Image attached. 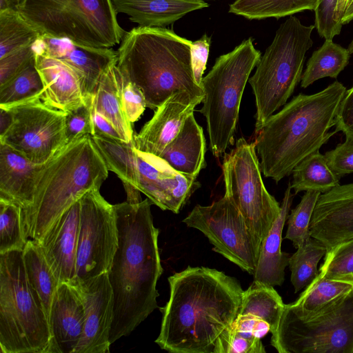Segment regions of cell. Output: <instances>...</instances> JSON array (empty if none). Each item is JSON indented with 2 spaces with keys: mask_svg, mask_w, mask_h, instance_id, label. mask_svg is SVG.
Listing matches in <instances>:
<instances>
[{
  "mask_svg": "<svg viewBox=\"0 0 353 353\" xmlns=\"http://www.w3.org/2000/svg\"><path fill=\"white\" fill-rule=\"evenodd\" d=\"M205 150L203 128L192 113L159 157L177 172L196 179L205 166Z\"/></svg>",
  "mask_w": 353,
  "mask_h": 353,
  "instance_id": "484cf974",
  "label": "cell"
},
{
  "mask_svg": "<svg viewBox=\"0 0 353 353\" xmlns=\"http://www.w3.org/2000/svg\"><path fill=\"white\" fill-rule=\"evenodd\" d=\"M350 56L347 49L332 40L325 39L309 59L301 77V86L306 88L314 81L327 77L336 79L347 65Z\"/></svg>",
  "mask_w": 353,
  "mask_h": 353,
  "instance_id": "1f68e13d",
  "label": "cell"
},
{
  "mask_svg": "<svg viewBox=\"0 0 353 353\" xmlns=\"http://www.w3.org/2000/svg\"><path fill=\"white\" fill-rule=\"evenodd\" d=\"M256 152L255 142L239 139L235 147L224 153L222 170L225 194L261 244L278 216L281 205L264 185Z\"/></svg>",
  "mask_w": 353,
  "mask_h": 353,
  "instance_id": "8fae6325",
  "label": "cell"
},
{
  "mask_svg": "<svg viewBox=\"0 0 353 353\" xmlns=\"http://www.w3.org/2000/svg\"><path fill=\"white\" fill-rule=\"evenodd\" d=\"M48 321L52 336L50 353H74L83 335L85 316L81 296L74 285H59Z\"/></svg>",
  "mask_w": 353,
  "mask_h": 353,
  "instance_id": "44dd1931",
  "label": "cell"
},
{
  "mask_svg": "<svg viewBox=\"0 0 353 353\" xmlns=\"http://www.w3.org/2000/svg\"><path fill=\"white\" fill-rule=\"evenodd\" d=\"M22 209L15 203L0 199V254L23 250L27 243Z\"/></svg>",
  "mask_w": 353,
  "mask_h": 353,
  "instance_id": "74e56055",
  "label": "cell"
},
{
  "mask_svg": "<svg viewBox=\"0 0 353 353\" xmlns=\"http://www.w3.org/2000/svg\"><path fill=\"white\" fill-rule=\"evenodd\" d=\"M347 50L349 51L350 54H353V39L352 40L351 43H350Z\"/></svg>",
  "mask_w": 353,
  "mask_h": 353,
  "instance_id": "9f6ffc18",
  "label": "cell"
},
{
  "mask_svg": "<svg viewBox=\"0 0 353 353\" xmlns=\"http://www.w3.org/2000/svg\"><path fill=\"white\" fill-rule=\"evenodd\" d=\"M168 282L170 298L160 308L155 343L172 353H213L219 336L239 312L244 292L239 282L216 269L190 266Z\"/></svg>",
  "mask_w": 353,
  "mask_h": 353,
  "instance_id": "6da1fadb",
  "label": "cell"
},
{
  "mask_svg": "<svg viewBox=\"0 0 353 353\" xmlns=\"http://www.w3.org/2000/svg\"><path fill=\"white\" fill-rule=\"evenodd\" d=\"M152 204L148 198L114 205L119 245L108 272L114 294L111 344L129 335L157 307V284L163 269Z\"/></svg>",
  "mask_w": 353,
  "mask_h": 353,
  "instance_id": "7a4b0ae2",
  "label": "cell"
},
{
  "mask_svg": "<svg viewBox=\"0 0 353 353\" xmlns=\"http://www.w3.org/2000/svg\"><path fill=\"white\" fill-rule=\"evenodd\" d=\"M261 57L250 37L219 57L203 77L204 97L199 111L205 117L210 148L215 157H221L234 144L243 93Z\"/></svg>",
  "mask_w": 353,
  "mask_h": 353,
  "instance_id": "ba28073f",
  "label": "cell"
},
{
  "mask_svg": "<svg viewBox=\"0 0 353 353\" xmlns=\"http://www.w3.org/2000/svg\"><path fill=\"white\" fill-rule=\"evenodd\" d=\"M352 0H338L336 5V20L339 25L342 24V18Z\"/></svg>",
  "mask_w": 353,
  "mask_h": 353,
  "instance_id": "f5cc1de1",
  "label": "cell"
},
{
  "mask_svg": "<svg viewBox=\"0 0 353 353\" xmlns=\"http://www.w3.org/2000/svg\"><path fill=\"white\" fill-rule=\"evenodd\" d=\"M192 43L165 28L139 26L125 32L117 65L141 90L147 108L156 110L182 91L204 97L194 77Z\"/></svg>",
  "mask_w": 353,
  "mask_h": 353,
  "instance_id": "277c9868",
  "label": "cell"
},
{
  "mask_svg": "<svg viewBox=\"0 0 353 353\" xmlns=\"http://www.w3.org/2000/svg\"><path fill=\"white\" fill-rule=\"evenodd\" d=\"M80 199L68 208L37 241L59 284L76 277Z\"/></svg>",
  "mask_w": 353,
  "mask_h": 353,
  "instance_id": "ffe728a7",
  "label": "cell"
},
{
  "mask_svg": "<svg viewBox=\"0 0 353 353\" xmlns=\"http://www.w3.org/2000/svg\"><path fill=\"white\" fill-rule=\"evenodd\" d=\"M314 25L305 26L290 16L276 32L248 79L256 103L255 132L286 104L301 79L305 57L312 46Z\"/></svg>",
  "mask_w": 353,
  "mask_h": 353,
  "instance_id": "52a82bcc",
  "label": "cell"
},
{
  "mask_svg": "<svg viewBox=\"0 0 353 353\" xmlns=\"http://www.w3.org/2000/svg\"><path fill=\"white\" fill-rule=\"evenodd\" d=\"M311 236L327 252L353 238V183L339 185L321 194L310 223Z\"/></svg>",
  "mask_w": 353,
  "mask_h": 353,
  "instance_id": "ac0fdd59",
  "label": "cell"
},
{
  "mask_svg": "<svg viewBox=\"0 0 353 353\" xmlns=\"http://www.w3.org/2000/svg\"><path fill=\"white\" fill-rule=\"evenodd\" d=\"M116 72L114 63L102 74L91 96L92 106L112 123L124 141L129 143L134 140V133L123 108Z\"/></svg>",
  "mask_w": 353,
  "mask_h": 353,
  "instance_id": "4316f807",
  "label": "cell"
},
{
  "mask_svg": "<svg viewBox=\"0 0 353 353\" xmlns=\"http://www.w3.org/2000/svg\"><path fill=\"white\" fill-rule=\"evenodd\" d=\"M34 49L70 66L79 76L85 99L95 91L104 72L117 62V51L77 43L66 37L41 34Z\"/></svg>",
  "mask_w": 353,
  "mask_h": 353,
  "instance_id": "e0dca14e",
  "label": "cell"
},
{
  "mask_svg": "<svg viewBox=\"0 0 353 353\" xmlns=\"http://www.w3.org/2000/svg\"><path fill=\"white\" fill-rule=\"evenodd\" d=\"M330 169L340 179L353 172V137H346L343 143L324 154Z\"/></svg>",
  "mask_w": 353,
  "mask_h": 353,
  "instance_id": "f6af8a7d",
  "label": "cell"
},
{
  "mask_svg": "<svg viewBox=\"0 0 353 353\" xmlns=\"http://www.w3.org/2000/svg\"><path fill=\"white\" fill-rule=\"evenodd\" d=\"M353 289V283L329 279L319 274L289 306L299 313L316 311Z\"/></svg>",
  "mask_w": 353,
  "mask_h": 353,
  "instance_id": "e575fe53",
  "label": "cell"
},
{
  "mask_svg": "<svg viewBox=\"0 0 353 353\" xmlns=\"http://www.w3.org/2000/svg\"><path fill=\"white\" fill-rule=\"evenodd\" d=\"M346 90L335 81L317 93H300L268 118L254 141L264 176L278 183L336 132L329 130Z\"/></svg>",
  "mask_w": 353,
  "mask_h": 353,
  "instance_id": "3957f363",
  "label": "cell"
},
{
  "mask_svg": "<svg viewBox=\"0 0 353 353\" xmlns=\"http://www.w3.org/2000/svg\"><path fill=\"white\" fill-rule=\"evenodd\" d=\"M36 67L41 75L47 105L70 112L86 103L77 74L63 61L35 50Z\"/></svg>",
  "mask_w": 353,
  "mask_h": 353,
  "instance_id": "7402d4cb",
  "label": "cell"
},
{
  "mask_svg": "<svg viewBox=\"0 0 353 353\" xmlns=\"http://www.w3.org/2000/svg\"><path fill=\"white\" fill-rule=\"evenodd\" d=\"M289 183L281 205L280 212L268 234L262 241L254 281L274 287L281 285L285 279V270L291 255L281 251L282 233L292 203L294 195Z\"/></svg>",
  "mask_w": 353,
  "mask_h": 353,
  "instance_id": "603a6c76",
  "label": "cell"
},
{
  "mask_svg": "<svg viewBox=\"0 0 353 353\" xmlns=\"http://www.w3.org/2000/svg\"><path fill=\"white\" fill-rule=\"evenodd\" d=\"M270 342L279 353H353V289L312 312L285 304Z\"/></svg>",
  "mask_w": 353,
  "mask_h": 353,
  "instance_id": "30bf717a",
  "label": "cell"
},
{
  "mask_svg": "<svg viewBox=\"0 0 353 353\" xmlns=\"http://www.w3.org/2000/svg\"><path fill=\"white\" fill-rule=\"evenodd\" d=\"M284 305L274 287L253 281L243 292L239 314H251L265 321L272 335L279 326Z\"/></svg>",
  "mask_w": 353,
  "mask_h": 353,
  "instance_id": "4dcf8cb0",
  "label": "cell"
},
{
  "mask_svg": "<svg viewBox=\"0 0 353 353\" xmlns=\"http://www.w3.org/2000/svg\"><path fill=\"white\" fill-rule=\"evenodd\" d=\"M12 121V114L8 110L0 108V135L10 127Z\"/></svg>",
  "mask_w": 353,
  "mask_h": 353,
  "instance_id": "816d5d0a",
  "label": "cell"
},
{
  "mask_svg": "<svg viewBox=\"0 0 353 353\" xmlns=\"http://www.w3.org/2000/svg\"><path fill=\"white\" fill-rule=\"evenodd\" d=\"M353 20V0L347 8L342 18V24H346Z\"/></svg>",
  "mask_w": 353,
  "mask_h": 353,
  "instance_id": "11a10c76",
  "label": "cell"
},
{
  "mask_svg": "<svg viewBox=\"0 0 353 353\" xmlns=\"http://www.w3.org/2000/svg\"><path fill=\"white\" fill-rule=\"evenodd\" d=\"M136 154L138 190L161 210L179 213L200 183L174 170L158 156L137 148Z\"/></svg>",
  "mask_w": 353,
  "mask_h": 353,
  "instance_id": "9a60e30c",
  "label": "cell"
},
{
  "mask_svg": "<svg viewBox=\"0 0 353 353\" xmlns=\"http://www.w3.org/2000/svg\"><path fill=\"white\" fill-rule=\"evenodd\" d=\"M211 39L206 34L192 43L191 59L194 77L198 85L201 87L203 74L206 68ZM202 88V87H201Z\"/></svg>",
  "mask_w": 353,
  "mask_h": 353,
  "instance_id": "7dc6e473",
  "label": "cell"
},
{
  "mask_svg": "<svg viewBox=\"0 0 353 353\" xmlns=\"http://www.w3.org/2000/svg\"><path fill=\"white\" fill-rule=\"evenodd\" d=\"M292 173L291 188L295 194L309 190L323 194L339 185L340 178L330 169L319 150L303 159Z\"/></svg>",
  "mask_w": 353,
  "mask_h": 353,
  "instance_id": "f546056e",
  "label": "cell"
},
{
  "mask_svg": "<svg viewBox=\"0 0 353 353\" xmlns=\"http://www.w3.org/2000/svg\"><path fill=\"white\" fill-rule=\"evenodd\" d=\"M183 222L204 234L215 252L254 274L261 243L225 194L210 205H196Z\"/></svg>",
  "mask_w": 353,
  "mask_h": 353,
  "instance_id": "7c38bea8",
  "label": "cell"
},
{
  "mask_svg": "<svg viewBox=\"0 0 353 353\" xmlns=\"http://www.w3.org/2000/svg\"><path fill=\"white\" fill-rule=\"evenodd\" d=\"M41 165L0 143V199L28 208L32 201L36 177Z\"/></svg>",
  "mask_w": 353,
  "mask_h": 353,
  "instance_id": "cb8c5ba5",
  "label": "cell"
},
{
  "mask_svg": "<svg viewBox=\"0 0 353 353\" xmlns=\"http://www.w3.org/2000/svg\"><path fill=\"white\" fill-rule=\"evenodd\" d=\"M21 0H0V10L6 9L17 10Z\"/></svg>",
  "mask_w": 353,
  "mask_h": 353,
  "instance_id": "db71d44e",
  "label": "cell"
},
{
  "mask_svg": "<svg viewBox=\"0 0 353 353\" xmlns=\"http://www.w3.org/2000/svg\"><path fill=\"white\" fill-rule=\"evenodd\" d=\"M94 134L91 97L86 103L66 113L65 135L68 143L83 135Z\"/></svg>",
  "mask_w": 353,
  "mask_h": 353,
  "instance_id": "7bdbcfd3",
  "label": "cell"
},
{
  "mask_svg": "<svg viewBox=\"0 0 353 353\" xmlns=\"http://www.w3.org/2000/svg\"><path fill=\"white\" fill-rule=\"evenodd\" d=\"M51 332L25 270L23 250L0 254L1 353H50Z\"/></svg>",
  "mask_w": 353,
  "mask_h": 353,
  "instance_id": "8992f818",
  "label": "cell"
},
{
  "mask_svg": "<svg viewBox=\"0 0 353 353\" xmlns=\"http://www.w3.org/2000/svg\"><path fill=\"white\" fill-rule=\"evenodd\" d=\"M117 79L123 108L125 116L132 123L137 121L146 106L141 90L123 74L117 65Z\"/></svg>",
  "mask_w": 353,
  "mask_h": 353,
  "instance_id": "b9f144b4",
  "label": "cell"
},
{
  "mask_svg": "<svg viewBox=\"0 0 353 353\" xmlns=\"http://www.w3.org/2000/svg\"><path fill=\"white\" fill-rule=\"evenodd\" d=\"M44 88L34 57L18 73L0 85V108L43 100Z\"/></svg>",
  "mask_w": 353,
  "mask_h": 353,
  "instance_id": "836d02e7",
  "label": "cell"
},
{
  "mask_svg": "<svg viewBox=\"0 0 353 353\" xmlns=\"http://www.w3.org/2000/svg\"><path fill=\"white\" fill-rule=\"evenodd\" d=\"M112 1L117 14H125L143 27L165 28L190 12L209 6L204 0Z\"/></svg>",
  "mask_w": 353,
  "mask_h": 353,
  "instance_id": "d4e9b609",
  "label": "cell"
},
{
  "mask_svg": "<svg viewBox=\"0 0 353 353\" xmlns=\"http://www.w3.org/2000/svg\"><path fill=\"white\" fill-rule=\"evenodd\" d=\"M39 31L17 10H0V59L32 44Z\"/></svg>",
  "mask_w": 353,
  "mask_h": 353,
  "instance_id": "d590c367",
  "label": "cell"
},
{
  "mask_svg": "<svg viewBox=\"0 0 353 353\" xmlns=\"http://www.w3.org/2000/svg\"><path fill=\"white\" fill-rule=\"evenodd\" d=\"M231 326L247 336L260 339L270 332L267 322L251 314H238Z\"/></svg>",
  "mask_w": 353,
  "mask_h": 353,
  "instance_id": "c3c4849f",
  "label": "cell"
},
{
  "mask_svg": "<svg viewBox=\"0 0 353 353\" xmlns=\"http://www.w3.org/2000/svg\"><path fill=\"white\" fill-rule=\"evenodd\" d=\"M326 253L325 246L310 236L290 256L288 265L295 293L306 288L319 274L317 265Z\"/></svg>",
  "mask_w": 353,
  "mask_h": 353,
  "instance_id": "8d00e7d4",
  "label": "cell"
},
{
  "mask_svg": "<svg viewBox=\"0 0 353 353\" xmlns=\"http://www.w3.org/2000/svg\"><path fill=\"white\" fill-rule=\"evenodd\" d=\"M318 191H306L300 203L291 211L288 216V229L285 239L292 242L298 248L311 236L310 223L317 200L321 195Z\"/></svg>",
  "mask_w": 353,
  "mask_h": 353,
  "instance_id": "f35d334b",
  "label": "cell"
},
{
  "mask_svg": "<svg viewBox=\"0 0 353 353\" xmlns=\"http://www.w3.org/2000/svg\"><path fill=\"white\" fill-rule=\"evenodd\" d=\"M335 131L342 132L345 137H353V86L344 95L334 121Z\"/></svg>",
  "mask_w": 353,
  "mask_h": 353,
  "instance_id": "681fc988",
  "label": "cell"
},
{
  "mask_svg": "<svg viewBox=\"0 0 353 353\" xmlns=\"http://www.w3.org/2000/svg\"><path fill=\"white\" fill-rule=\"evenodd\" d=\"M17 10L41 34L111 48L125 32L112 0H21Z\"/></svg>",
  "mask_w": 353,
  "mask_h": 353,
  "instance_id": "9c48e42d",
  "label": "cell"
},
{
  "mask_svg": "<svg viewBox=\"0 0 353 353\" xmlns=\"http://www.w3.org/2000/svg\"><path fill=\"white\" fill-rule=\"evenodd\" d=\"M108 170L114 172L123 182L125 190L137 188L138 171L134 141H119L92 136Z\"/></svg>",
  "mask_w": 353,
  "mask_h": 353,
  "instance_id": "f1b7e54d",
  "label": "cell"
},
{
  "mask_svg": "<svg viewBox=\"0 0 353 353\" xmlns=\"http://www.w3.org/2000/svg\"><path fill=\"white\" fill-rule=\"evenodd\" d=\"M108 171L90 134L68 142L38 171L32 201L22 209L26 239L39 241L83 194L100 189Z\"/></svg>",
  "mask_w": 353,
  "mask_h": 353,
  "instance_id": "5b68a950",
  "label": "cell"
},
{
  "mask_svg": "<svg viewBox=\"0 0 353 353\" xmlns=\"http://www.w3.org/2000/svg\"><path fill=\"white\" fill-rule=\"evenodd\" d=\"M34 43L0 59V85L14 77L34 57Z\"/></svg>",
  "mask_w": 353,
  "mask_h": 353,
  "instance_id": "bcb514c9",
  "label": "cell"
},
{
  "mask_svg": "<svg viewBox=\"0 0 353 353\" xmlns=\"http://www.w3.org/2000/svg\"><path fill=\"white\" fill-rule=\"evenodd\" d=\"M338 0H319L314 10L315 23L319 34L325 39L332 40L340 34L342 26L336 20Z\"/></svg>",
  "mask_w": 353,
  "mask_h": 353,
  "instance_id": "ee69618b",
  "label": "cell"
},
{
  "mask_svg": "<svg viewBox=\"0 0 353 353\" xmlns=\"http://www.w3.org/2000/svg\"><path fill=\"white\" fill-rule=\"evenodd\" d=\"M12 121L0 135V143L16 150L34 164H43L68 143L66 113L41 99L8 108Z\"/></svg>",
  "mask_w": 353,
  "mask_h": 353,
  "instance_id": "5bb4252c",
  "label": "cell"
},
{
  "mask_svg": "<svg viewBox=\"0 0 353 353\" xmlns=\"http://www.w3.org/2000/svg\"><path fill=\"white\" fill-rule=\"evenodd\" d=\"M92 117L94 129L92 136H99L119 141H124L112 123L103 115L96 111L92 106Z\"/></svg>",
  "mask_w": 353,
  "mask_h": 353,
  "instance_id": "f907efd6",
  "label": "cell"
},
{
  "mask_svg": "<svg viewBox=\"0 0 353 353\" xmlns=\"http://www.w3.org/2000/svg\"><path fill=\"white\" fill-rule=\"evenodd\" d=\"M71 285L81 296L85 316L83 335L74 353L109 352L114 294L108 272Z\"/></svg>",
  "mask_w": 353,
  "mask_h": 353,
  "instance_id": "2e32d148",
  "label": "cell"
},
{
  "mask_svg": "<svg viewBox=\"0 0 353 353\" xmlns=\"http://www.w3.org/2000/svg\"><path fill=\"white\" fill-rule=\"evenodd\" d=\"M319 274L325 278L353 283V238L327 252Z\"/></svg>",
  "mask_w": 353,
  "mask_h": 353,
  "instance_id": "ab89813d",
  "label": "cell"
},
{
  "mask_svg": "<svg viewBox=\"0 0 353 353\" xmlns=\"http://www.w3.org/2000/svg\"><path fill=\"white\" fill-rule=\"evenodd\" d=\"M203 97L188 91L176 92L156 110L153 117L135 134L136 148L143 152L159 156L183 127L194 108L203 101Z\"/></svg>",
  "mask_w": 353,
  "mask_h": 353,
  "instance_id": "d6986e66",
  "label": "cell"
},
{
  "mask_svg": "<svg viewBox=\"0 0 353 353\" xmlns=\"http://www.w3.org/2000/svg\"><path fill=\"white\" fill-rule=\"evenodd\" d=\"M261 339L228 326L219 336L213 353H265Z\"/></svg>",
  "mask_w": 353,
  "mask_h": 353,
  "instance_id": "60d3db41",
  "label": "cell"
},
{
  "mask_svg": "<svg viewBox=\"0 0 353 353\" xmlns=\"http://www.w3.org/2000/svg\"><path fill=\"white\" fill-rule=\"evenodd\" d=\"M319 0H236L228 12L249 20L276 18L316 9Z\"/></svg>",
  "mask_w": 353,
  "mask_h": 353,
  "instance_id": "d6a6232c",
  "label": "cell"
},
{
  "mask_svg": "<svg viewBox=\"0 0 353 353\" xmlns=\"http://www.w3.org/2000/svg\"><path fill=\"white\" fill-rule=\"evenodd\" d=\"M91 189L80 198L74 284L110 270L118 248L119 236L114 205Z\"/></svg>",
  "mask_w": 353,
  "mask_h": 353,
  "instance_id": "4fadbf2b",
  "label": "cell"
},
{
  "mask_svg": "<svg viewBox=\"0 0 353 353\" xmlns=\"http://www.w3.org/2000/svg\"><path fill=\"white\" fill-rule=\"evenodd\" d=\"M23 259L29 284L49 319L52 301L60 284L37 241L28 239L23 250Z\"/></svg>",
  "mask_w": 353,
  "mask_h": 353,
  "instance_id": "83f0119b",
  "label": "cell"
}]
</instances>
